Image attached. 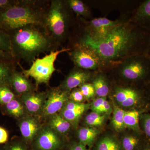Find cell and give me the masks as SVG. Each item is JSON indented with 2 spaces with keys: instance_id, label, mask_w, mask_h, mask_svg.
Instances as JSON below:
<instances>
[{
  "instance_id": "1",
  "label": "cell",
  "mask_w": 150,
  "mask_h": 150,
  "mask_svg": "<svg viewBox=\"0 0 150 150\" xmlns=\"http://www.w3.org/2000/svg\"><path fill=\"white\" fill-rule=\"evenodd\" d=\"M125 20L104 38L93 41L80 37L77 44L91 48L105 62L114 66L136 55L144 54L150 38V30Z\"/></svg>"
},
{
  "instance_id": "2",
  "label": "cell",
  "mask_w": 150,
  "mask_h": 150,
  "mask_svg": "<svg viewBox=\"0 0 150 150\" xmlns=\"http://www.w3.org/2000/svg\"><path fill=\"white\" fill-rule=\"evenodd\" d=\"M40 26L30 25L12 31V55L31 63L39 54L51 50L52 39Z\"/></svg>"
},
{
  "instance_id": "3",
  "label": "cell",
  "mask_w": 150,
  "mask_h": 150,
  "mask_svg": "<svg viewBox=\"0 0 150 150\" xmlns=\"http://www.w3.org/2000/svg\"><path fill=\"white\" fill-rule=\"evenodd\" d=\"M105 71L121 86L144 88L150 84V59L144 54L129 57Z\"/></svg>"
},
{
  "instance_id": "4",
  "label": "cell",
  "mask_w": 150,
  "mask_h": 150,
  "mask_svg": "<svg viewBox=\"0 0 150 150\" xmlns=\"http://www.w3.org/2000/svg\"><path fill=\"white\" fill-rule=\"evenodd\" d=\"M45 25V19L36 9L29 6L13 5L0 11V28L5 31H13L30 25Z\"/></svg>"
},
{
  "instance_id": "5",
  "label": "cell",
  "mask_w": 150,
  "mask_h": 150,
  "mask_svg": "<svg viewBox=\"0 0 150 150\" xmlns=\"http://www.w3.org/2000/svg\"><path fill=\"white\" fill-rule=\"evenodd\" d=\"M69 8L67 2L52 1L45 18V25L53 37L59 40L63 39L67 34L69 23Z\"/></svg>"
},
{
  "instance_id": "6",
  "label": "cell",
  "mask_w": 150,
  "mask_h": 150,
  "mask_svg": "<svg viewBox=\"0 0 150 150\" xmlns=\"http://www.w3.org/2000/svg\"><path fill=\"white\" fill-rule=\"evenodd\" d=\"M71 49L63 48L61 50L51 51L50 54L43 58L35 59L30 68L23 70V74L26 77L33 78L37 85L48 83L53 73L56 71L54 63L58 56L63 52H69Z\"/></svg>"
},
{
  "instance_id": "7",
  "label": "cell",
  "mask_w": 150,
  "mask_h": 150,
  "mask_svg": "<svg viewBox=\"0 0 150 150\" xmlns=\"http://www.w3.org/2000/svg\"><path fill=\"white\" fill-rule=\"evenodd\" d=\"M68 52L75 67L83 69L105 71L113 67L103 60L91 48L81 44L76 43L74 48Z\"/></svg>"
},
{
  "instance_id": "8",
  "label": "cell",
  "mask_w": 150,
  "mask_h": 150,
  "mask_svg": "<svg viewBox=\"0 0 150 150\" xmlns=\"http://www.w3.org/2000/svg\"><path fill=\"white\" fill-rule=\"evenodd\" d=\"M127 16H124L115 20L112 21L105 17L96 18L86 21L81 17L84 23L83 33L80 37L93 41H97L105 37L115 26L126 19Z\"/></svg>"
},
{
  "instance_id": "9",
  "label": "cell",
  "mask_w": 150,
  "mask_h": 150,
  "mask_svg": "<svg viewBox=\"0 0 150 150\" xmlns=\"http://www.w3.org/2000/svg\"><path fill=\"white\" fill-rule=\"evenodd\" d=\"M111 89L112 96L120 106L126 108L138 106L145 102L144 88L115 84Z\"/></svg>"
},
{
  "instance_id": "10",
  "label": "cell",
  "mask_w": 150,
  "mask_h": 150,
  "mask_svg": "<svg viewBox=\"0 0 150 150\" xmlns=\"http://www.w3.org/2000/svg\"><path fill=\"white\" fill-rule=\"evenodd\" d=\"M69 93L59 88L52 89L47 93L41 114L44 118H50L60 112L69 100Z\"/></svg>"
},
{
  "instance_id": "11",
  "label": "cell",
  "mask_w": 150,
  "mask_h": 150,
  "mask_svg": "<svg viewBox=\"0 0 150 150\" xmlns=\"http://www.w3.org/2000/svg\"><path fill=\"white\" fill-rule=\"evenodd\" d=\"M98 71L83 69L75 67L67 75L60 88L64 91L70 93L74 89L84 84L91 82Z\"/></svg>"
},
{
  "instance_id": "12",
  "label": "cell",
  "mask_w": 150,
  "mask_h": 150,
  "mask_svg": "<svg viewBox=\"0 0 150 150\" xmlns=\"http://www.w3.org/2000/svg\"><path fill=\"white\" fill-rule=\"evenodd\" d=\"M59 135L49 126L41 129L35 139V148L37 150L60 149L63 142Z\"/></svg>"
},
{
  "instance_id": "13",
  "label": "cell",
  "mask_w": 150,
  "mask_h": 150,
  "mask_svg": "<svg viewBox=\"0 0 150 150\" xmlns=\"http://www.w3.org/2000/svg\"><path fill=\"white\" fill-rule=\"evenodd\" d=\"M90 106L89 103H77L69 100L59 113L72 125L76 126Z\"/></svg>"
},
{
  "instance_id": "14",
  "label": "cell",
  "mask_w": 150,
  "mask_h": 150,
  "mask_svg": "<svg viewBox=\"0 0 150 150\" xmlns=\"http://www.w3.org/2000/svg\"><path fill=\"white\" fill-rule=\"evenodd\" d=\"M46 96V93L30 91L22 95L21 102L28 113L35 115L41 113Z\"/></svg>"
},
{
  "instance_id": "15",
  "label": "cell",
  "mask_w": 150,
  "mask_h": 150,
  "mask_svg": "<svg viewBox=\"0 0 150 150\" xmlns=\"http://www.w3.org/2000/svg\"><path fill=\"white\" fill-rule=\"evenodd\" d=\"M129 21L150 30V0L141 2L131 13Z\"/></svg>"
},
{
  "instance_id": "16",
  "label": "cell",
  "mask_w": 150,
  "mask_h": 150,
  "mask_svg": "<svg viewBox=\"0 0 150 150\" xmlns=\"http://www.w3.org/2000/svg\"><path fill=\"white\" fill-rule=\"evenodd\" d=\"M19 126L22 136L28 142H32L35 139L41 130L40 123L37 119L31 116L21 119Z\"/></svg>"
},
{
  "instance_id": "17",
  "label": "cell",
  "mask_w": 150,
  "mask_h": 150,
  "mask_svg": "<svg viewBox=\"0 0 150 150\" xmlns=\"http://www.w3.org/2000/svg\"><path fill=\"white\" fill-rule=\"evenodd\" d=\"M143 133L132 131L120 140L123 150H142L147 141Z\"/></svg>"
},
{
  "instance_id": "18",
  "label": "cell",
  "mask_w": 150,
  "mask_h": 150,
  "mask_svg": "<svg viewBox=\"0 0 150 150\" xmlns=\"http://www.w3.org/2000/svg\"><path fill=\"white\" fill-rule=\"evenodd\" d=\"M91 83L98 97H106L112 89L111 81L104 71H98Z\"/></svg>"
},
{
  "instance_id": "19",
  "label": "cell",
  "mask_w": 150,
  "mask_h": 150,
  "mask_svg": "<svg viewBox=\"0 0 150 150\" xmlns=\"http://www.w3.org/2000/svg\"><path fill=\"white\" fill-rule=\"evenodd\" d=\"M11 86L16 93L20 94L33 91V87L23 74L13 70L10 80Z\"/></svg>"
},
{
  "instance_id": "20",
  "label": "cell",
  "mask_w": 150,
  "mask_h": 150,
  "mask_svg": "<svg viewBox=\"0 0 150 150\" xmlns=\"http://www.w3.org/2000/svg\"><path fill=\"white\" fill-rule=\"evenodd\" d=\"M143 109H134L125 111L124 123L126 129L138 133H143L140 126V119L142 113L145 112Z\"/></svg>"
},
{
  "instance_id": "21",
  "label": "cell",
  "mask_w": 150,
  "mask_h": 150,
  "mask_svg": "<svg viewBox=\"0 0 150 150\" xmlns=\"http://www.w3.org/2000/svg\"><path fill=\"white\" fill-rule=\"evenodd\" d=\"M99 130L93 127H82L79 129L77 132L79 142L86 146L91 148L94 144Z\"/></svg>"
},
{
  "instance_id": "22",
  "label": "cell",
  "mask_w": 150,
  "mask_h": 150,
  "mask_svg": "<svg viewBox=\"0 0 150 150\" xmlns=\"http://www.w3.org/2000/svg\"><path fill=\"white\" fill-rule=\"evenodd\" d=\"M71 125L59 113L50 118L49 127L59 134H67L69 131Z\"/></svg>"
},
{
  "instance_id": "23",
  "label": "cell",
  "mask_w": 150,
  "mask_h": 150,
  "mask_svg": "<svg viewBox=\"0 0 150 150\" xmlns=\"http://www.w3.org/2000/svg\"><path fill=\"white\" fill-rule=\"evenodd\" d=\"M94 150H123L120 141L111 136L102 137L96 143Z\"/></svg>"
},
{
  "instance_id": "24",
  "label": "cell",
  "mask_w": 150,
  "mask_h": 150,
  "mask_svg": "<svg viewBox=\"0 0 150 150\" xmlns=\"http://www.w3.org/2000/svg\"><path fill=\"white\" fill-rule=\"evenodd\" d=\"M67 5L70 10L76 14L86 19L91 15V11L88 7L82 1L80 0H69L67 1Z\"/></svg>"
},
{
  "instance_id": "25",
  "label": "cell",
  "mask_w": 150,
  "mask_h": 150,
  "mask_svg": "<svg viewBox=\"0 0 150 150\" xmlns=\"http://www.w3.org/2000/svg\"><path fill=\"white\" fill-rule=\"evenodd\" d=\"M4 105L7 113L14 118H21L24 115L25 108L23 103L16 98Z\"/></svg>"
},
{
  "instance_id": "26",
  "label": "cell",
  "mask_w": 150,
  "mask_h": 150,
  "mask_svg": "<svg viewBox=\"0 0 150 150\" xmlns=\"http://www.w3.org/2000/svg\"><path fill=\"white\" fill-rule=\"evenodd\" d=\"M107 115L92 111L86 115L85 123L88 127L97 128L101 127L107 119Z\"/></svg>"
},
{
  "instance_id": "27",
  "label": "cell",
  "mask_w": 150,
  "mask_h": 150,
  "mask_svg": "<svg viewBox=\"0 0 150 150\" xmlns=\"http://www.w3.org/2000/svg\"><path fill=\"white\" fill-rule=\"evenodd\" d=\"M125 110L118 106H115L111 118V124L117 132H121L126 129L124 123Z\"/></svg>"
},
{
  "instance_id": "28",
  "label": "cell",
  "mask_w": 150,
  "mask_h": 150,
  "mask_svg": "<svg viewBox=\"0 0 150 150\" xmlns=\"http://www.w3.org/2000/svg\"><path fill=\"white\" fill-rule=\"evenodd\" d=\"M13 71L10 65L0 63V86L5 85L10 86V80Z\"/></svg>"
},
{
  "instance_id": "29",
  "label": "cell",
  "mask_w": 150,
  "mask_h": 150,
  "mask_svg": "<svg viewBox=\"0 0 150 150\" xmlns=\"http://www.w3.org/2000/svg\"><path fill=\"white\" fill-rule=\"evenodd\" d=\"M140 126L146 139L150 141V113L146 111L142 113L140 119Z\"/></svg>"
},
{
  "instance_id": "30",
  "label": "cell",
  "mask_w": 150,
  "mask_h": 150,
  "mask_svg": "<svg viewBox=\"0 0 150 150\" xmlns=\"http://www.w3.org/2000/svg\"><path fill=\"white\" fill-rule=\"evenodd\" d=\"M0 50L12 55L10 36L6 31L0 28Z\"/></svg>"
},
{
  "instance_id": "31",
  "label": "cell",
  "mask_w": 150,
  "mask_h": 150,
  "mask_svg": "<svg viewBox=\"0 0 150 150\" xmlns=\"http://www.w3.org/2000/svg\"><path fill=\"white\" fill-rule=\"evenodd\" d=\"M15 98L14 94L9 86H0V105H5Z\"/></svg>"
},
{
  "instance_id": "32",
  "label": "cell",
  "mask_w": 150,
  "mask_h": 150,
  "mask_svg": "<svg viewBox=\"0 0 150 150\" xmlns=\"http://www.w3.org/2000/svg\"><path fill=\"white\" fill-rule=\"evenodd\" d=\"M79 88L83 95L86 100H90L96 96L92 84L87 83L80 86Z\"/></svg>"
},
{
  "instance_id": "33",
  "label": "cell",
  "mask_w": 150,
  "mask_h": 150,
  "mask_svg": "<svg viewBox=\"0 0 150 150\" xmlns=\"http://www.w3.org/2000/svg\"><path fill=\"white\" fill-rule=\"evenodd\" d=\"M69 100L77 103H84L86 100L79 88L73 89L69 94Z\"/></svg>"
},
{
  "instance_id": "34",
  "label": "cell",
  "mask_w": 150,
  "mask_h": 150,
  "mask_svg": "<svg viewBox=\"0 0 150 150\" xmlns=\"http://www.w3.org/2000/svg\"><path fill=\"white\" fill-rule=\"evenodd\" d=\"M112 105L106 99L96 112L100 114H105L108 115L112 111Z\"/></svg>"
},
{
  "instance_id": "35",
  "label": "cell",
  "mask_w": 150,
  "mask_h": 150,
  "mask_svg": "<svg viewBox=\"0 0 150 150\" xmlns=\"http://www.w3.org/2000/svg\"><path fill=\"white\" fill-rule=\"evenodd\" d=\"M106 99V97H98L96 99L94 100L91 104V109L92 111L96 112Z\"/></svg>"
},
{
  "instance_id": "36",
  "label": "cell",
  "mask_w": 150,
  "mask_h": 150,
  "mask_svg": "<svg viewBox=\"0 0 150 150\" xmlns=\"http://www.w3.org/2000/svg\"><path fill=\"white\" fill-rule=\"evenodd\" d=\"M67 150H91L80 142H74L69 145Z\"/></svg>"
},
{
  "instance_id": "37",
  "label": "cell",
  "mask_w": 150,
  "mask_h": 150,
  "mask_svg": "<svg viewBox=\"0 0 150 150\" xmlns=\"http://www.w3.org/2000/svg\"><path fill=\"white\" fill-rule=\"evenodd\" d=\"M5 150H28L24 145L19 143H14L8 145Z\"/></svg>"
},
{
  "instance_id": "38",
  "label": "cell",
  "mask_w": 150,
  "mask_h": 150,
  "mask_svg": "<svg viewBox=\"0 0 150 150\" xmlns=\"http://www.w3.org/2000/svg\"><path fill=\"white\" fill-rule=\"evenodd\" d=\"M8 134L7 131L3 127H0V144L6 143L8 142Z\"/></svg>"
},
{
  "instance_id": "39",
  "label": "cell",
  "mask_w": 150,
  "mask_h": 150,
  "mask_svg": "<svg viewBox=\"0 0 150 150\" xmlns=\"http://www.w3.org/2000/svg\"><path fill=\"white\" fill-rule=\"evenodd\" d=\"M14 3L13 1L9 0H0V11L13 6Z\"/></svg>"
},
{
  "instance_id": "40",
  "label": "cell",
  "mask_w": 150,
  "mask_h": 150,
  "mask_svg": "<svg viewBox=\"0 0 150 150\" xmlns=\"http://www.w3.org/2000/svg\"><path fill=\"white\" fill-rule=\"evenodd\" d=\"M145 100L149 99L150 101V84L144 89Z\"/></svg>"
},
{
  "instance_id": "41",
  "label": "cell",
  "mask_w": 150,
  "mask_h": 150,
  "mask_svg": "<svg viewBox=\"0 0 150 150\" xmlns=\"http://www.w3.org/2000/svg\"><path fill=\"white\" fill-rule=\"evenodd\" d=\"M144 54L150 59V38L147 47L146 49Z\"/></svg>"
},
{
  "instance_id": "42",
  "label": "cell",
  "mask_w": 150,
  "mask_h": 150,
  "mask_svg": "<svg viewBox=\"0 0 150 150\" xmlns=\"http://www.w3.org/2000/svg\"><path fill=\"white\" fill-rule=\"evenodd\" d=\"M10 55L11 54L0 50V59L8 58V57H9Z\"/></svg>"
},
{
  "instance_id": "43",
  "label": "cell",
  "mask_w": 150,
  "mask_h": 150,
  "mask_svg": "<svg viewBox=\"0 0 150 150\" xmlns=\"http://www.w3.org/2000/svg\"><path fill=\"white\" fill-rule=\"evenodd\" d=\"M142 150H150V141L147 140L146 142L144 147L142 149Z\"/></svg>"
}]
</instances>
